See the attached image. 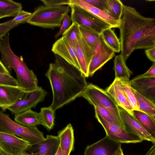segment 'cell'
Segmentation results:
<instances>
[{"label": "cell", "mask_w": 155, "mask_h": 155, "mask_svg": "<svg viewBox=\"0 0 155 155\" xmlns=\"http://www.w3.org/2000/svg\"><path fill=\"white\" fill-rule=\"evenodd\" d=\"M46 76L52 92L53 99L49 106L55 111L81 95L88 84L82 73L59 56L55 54Z\"/></svg>", "instance_id": "obj_1"}, {"label": "cell", "mask_w": 155, "mask_h": 155, "mask_svg": "<svg viewBox=\"0 0 155 155\" xmlns=\"http://www.w3.org/2000/svg\"><path fill=\"white\" fill-rule=\"evenodd\" d=\"M154 28H155L154 18L144 17L133 7L124 5L119 28L120 54L125 62L135 50L140 41Z\"/></svg>", "instance_id": "obj_2"}, {"label": "cell", "mask_w": 155, "mask_h": 155, "mask_svg": "<svg viewBox=\"0 0 155 155\" xmlns=\"http://www.w3.org/2000/svg\"><path fill=\"white\" fill-rule=\"evenodd\" d=\"M1 61L11 73L13 70L16 75L18 86L25 91L37 89L40 87L36 75L29 69L22 56H18L12 50L10 44V35L8 33L0 39Z\"/></svg>", "instance_id": "obj_3"}, {"label": "cell", "mask_w": 155, "mask_h": 155, "mask_svg": "<svg viewBox=\"0 0 155 155\" xmlns=\"http://www.w3.org/2000/svg\"><path fill=\"white\" fill-rule=\"evenodd\" d=\"M70 10L68 5L58 7L41 5L36 8L27 22L44 28L60 27L64 18Z\"/></svg>", "instance_id": "obj_4"}, {"label": "cell", "mask_w": 155, "mask_h": 155, "mask_svg": "<svg viewBox=\"0 0 155 155\" xmlns=\"http://www.w3.org/2000/svg\"><path fill=\"white\" fill-rule=\"evenodd\" d=\"M0 131L18 136L31 145L38 143L45 138L43 132L37 126H23L12 120L8 114L2 110H0Z\"/></svg>", "instance_id": "obj_5"}, {"label": "cell", "mask_w": 155, "mask_h": 155, "mask_svg": "<svg viewBox=\"0 0 155 155\" xmlns=\"http://www.w3.org/2000/svg\"><path fill=\"white\" fill-rule=\"evenodd\" d=\"M81 96L92 105L96 103L106 108L123 127L119 107L105 90L93 84L90 83L87 84Z\"/></svg>", "instance_id": "obj_6"}, {"label": "cell", "mask_w": 155, "mask_h": 155, "mask_svg": "<svg viewBox=\"0 0 155 155\" xmlns=\"http://www.w3.org/2000/svg\"><path fill=\"white\" fill-rule=\"evenodd\" d=\"M69 5L71 10V17L72 22L77 23L79 26L100 35L104 29L111 28L80 6L74 4H70Z\"/></svg>", "instance_id": "obj_7"}, {"label": "cell", "mask_w": 155, "mask_h": 155, "mask_svg": "<svg viewBox=\"0 0 155 155\" xmlns=\"http://www.w3.org/2000/svg\"><path fill=\"white\" fill-rule=\"evenodd\" d=\"M95 117L106 132V136L118 143H140L143 140L137 135L127 131L123 127L105 120L95 111Z\"/></svg>", "instance_id": "obj_8"}, {"label": "cell", "mask_w": 155, "mask_h": 155, "mask_svg": "<svg viewBox=\"0 0 155 155\" xmlns=\"http://www.w3.org/2000/svg\"><path fill=\"white\" fill-rule=\"evenodd\" d=\"M47 94V92L40 87L35 90L26 91L21 99L7 109L15 115L31 110L42 102Z\"/></svg>", "instance_id": "obj_9"}, {"label": "cell", "mask_w": 155, "mask_h": 155, "mask_svg": "<svg viewBox=\"0 0 155 155\" xmlns=\"http://www.w3.org/2000/svg\"><path fill=\"white\" fill-rule=\"evenodd\" d=\"M28 141L0 131V149L6 155H21L31 146Z\"/></svg>", "instance_id": "obj_10"}, {"label": "cell", "mask_w": 155, "mask_h": 155, "mask_svg": "<svg viewBox=\"0 0 155 155\" xmlns=\"http://www.w3.org/2000/svg\"><path fill=\"white\" fill-rule=\"evenodd\" d=\"M115 55V52L105 43L101 36L99 41L94 50L88 66V78L92 76Z\"/></svg>", "instance_id": "obj_11"}, {"label": "cell", "mask_w": 155, "mask_h": 155, "mask_svg": "<svg viewBox=\"0 0 155 155\" xmlns=\"http://www.w3.org/2000/svg\"><path fill=\"white\" fill-rule=\"evenodd\" d=\"M51 51L80 71L75 47L64 37L62 36L55 41Z\"/></svg>", "instance_id": "obj_12"}, {"label": "cell", "mask_w": 155, "mask_h": 155, "mask_svg": "<svg viewBox=\"0 0 155 155\" xmlns=\"http://www.w3.org/2000/svg\"><path fill=\"white\" fill-rule=\"evenodd\" d=\"M121 147V143L106 136L97 141L88 145L84 155H114Z\"/></svg>", "instance_id": "obj_13"}, {"label": "cell", "mask_w": 155, "mask_h": 155, "mask_svg": "<svg viewBox=\"0 0 155 155\" xmlns=\"http://www.w3.org/2000/svg\"><path fill=\"white\" fill-rule=\"evenodd\" d=\"M119 108L124 129L129 132L137 135L143 140L155 143V138L149 134L133 115L123 108L119 107Z\"/></svg>", "instance_id": "obj_14"}, {"label": "cell", "mask_w": 155, "mask_h": 155, "mask_svg": "<svg viewBox=\"0 0 155 155\" xmlns=\"http://www.w3.org/2000/svg\"><path fill=\"white\" fill-rule=\"evenodd\" d=\"M25 91L18 86L0 84V107L3 111L16 103Z\"/></svg>", "instance_id": "obj_15"}, {"label": "cell", "mask_w": 155, "mask_h": 155, "mask_svg": "<svg viewBox=\"0 0 155 155\" xmlns=\"http://www.w3.org/2000/svg\"><path fill=\"white\" fill-rule=\"evenodd\" d=\"M59 145L58 136L47 135L43 140L31 145L26 151L30 155H54Z\"/></svg>", "instance_id": "obj_16"}, {"label": "cell", "mask_w": 155, "mask_h": 155, "mask_svg": "<svg viewBox=\"0 0 155 155\" xmlns=\"http://www.w3.org/2000/svg\"><path fill=\"white\" fill-rule=\"evenodd\" d=\"M75 48L80 71L86 78H88V66L94 51L87 44L80 34L78 37Z\"/></svg>", "instance_id": "obj_17"}, {"label": "cell", "mask_w": 155, "mask_h": 155, "mask_svg": "<svg viewBox=\"0 0 155 155\" xmlns=\"http://www.w3.org/2000/svg\"><path fill=\"white\" fill-rule=\"evenodd\" d=\"M70 4H74L80 6L110 26L112 28H119L120 27V20L113 18L104 11L93 6L84 0H70Z\"/></svg>", "instance_id": "obj_18"}, {"label": "cell", "mask_w": 155, "mask_h": 155, "mask_svg": "<svg viewBox=\"0 0 155 155\" xmlns=\"http://www.w3.org/2000/svg\"><path fill=\"white\" fill-rule=\"evenodd\" d=\"M131 87L143 96L155 103V76L135 78L130 81Z\"/></svg>", "instance_id": "obj_19"}, {"label": "cell", "mask_w": 155, "mask_h": 155, "mask_svg": "<svg viewBox=\"0 0 155 155\" xmlns=\"http://www.w3.org/2000/svg\"><path fill=\"white\" fill-rule=\"evenodd\" d=\"M105 91L111 97L119 107L133 115V110L124 93L119 79L115 78Z\"/></svg>", "instance_id": "obj_20"}, {"label": "cell", "mask_w": 155, "mask_h": 155, "mask_svg": "<svg viewBox=\"0 0 155 155\" xmlns=\"http://www.w3.org/2000/svg\"><path fill=\"white\" fill-rule=\"evenodd\" d=\"M57 136L60 140L62 155H70L74 148V131L71 124H68L58 132Z\"/></svg>", "instance_id": "obj_21"}, {"label": "cell", "mask_w": 155, "mask_h": 155, "mask_svg": "<svg viewBox=\"0 0 155 155\" xmlns=\"http://www.w3.org/2000/svg\"><path fill=\"white\" fill-rule=\"evenodd\" d=\"M14 119L15 121L24 127H35L42 125L40 113L31 109L15 115Z\"/></svg>", "instance_id": "obj_22"}, {"label": "cell", "mask_w": 155, "mask_h": 155, "mask_svg": "<svg viewBox=\"0 0 155 155\" xmlns=\"http://www.w3.org/2000/svg\"><path fill=\"white\" fill-rule=\"evenodd\" d=\"M132 115L149 134L155 138V116L137 110L133 111Z\"/></svg>", "instance_id": "obj_23"}, {"label": "cell", "mask_w": 155, "mask_h": 155, "mask_svg": "<svg viewBox=\"0 0 155 155\" xmlns=\"http://www.w3.org/2000/svg\"><path fill=\"white\" fill-rule=\"evenodd\" d=\"M21 3L12 0H0V19L15 17L22 10Z\"/></svg>", "instance_id": "obj_24"}, {"label": "cell", "mask_w": 155, "mask_h": 155, "mask_svg": "<svg viewBox=\"0 0 155 155\" xmlns=\"http://www.w3.org/2000/svg\"><path fill=\"white\" fill-rule=\"evenodd\" d=\"M114 61L115 78L120 80H129L133 72L127 66L121 55L120 54L116 56Z\"/></svg>", "instance_id": "obj_25"}, {"label": "cell", "mask_w": 155, "mask_h": 155, "mask_svg": "<svg viewBox=\"0 0 155 155\" xmlns=\"http://www.w3.org/2000/svg\"><path fill=\"white\" fill-rule=\"evenodd\" d=\"M131 89L135 96L139 110L148 115L155 116V104L143 96L132 87Z\"/></svg>", "instance_id": "obj_26"}, {"label": "cell", "mask_w": 155, "mask_h": 155, "mask_svg": "<svg viewBox=\"0 0 155 155\" xmlns=\"http://www.w3.org/2000/svg\"><path fill=\"white\" fill-rule=\"evenodd\" d=\"M124 5L120 0H105L104 11L113 18L120 20Z\"/></svg>", "instance_id": "obj_27"}, {"label": "cell", "mask_w": 155, "mask_h": 155, "mask_svg": "<svg viewBox=\"0 0 155 155\" xmlns=\"http://www.w3.org/2000/svg\"><path fill=\"white\" fill-rule=\"evenodd\" d=\"M100 35L105 43L115 52L120 51V40L111 28L104 30Z\"/></svg>", "instance_id": "obj_28"}, {"label": "cell", "mask_w": 155, "mask_h": 155, "mask_svg": "<svg viewBox=\"0 0 155 155\" xmlns=\"http://www.w3.org/2000/svg\"><path fill=\"white\" fill-rule=\"evenodd\" d=\"M55 111L50 106L42 107L39 112L42 125L49 130L53 128L54 125Z\"/></svg>", "instance_id": "obj_29"}, {"label": "cell", "mask_w": 155, "mask_h": 155, "mask_svg": "<svg viewBox=\"0 0 155 155\" xmlns=\"http://www.w3.org/2000/svg\"><path fill=\"white\" fill-rule=\"evenodd\" d=\"M81 36L94 51L98 44L100 38V35L79 26Z\"/></svg>", "instance_id": "obj_30"}, {"label": "cell", "mask_w": 155, "mask_h": 155, "mask_svg": "<svg viewBox=\"0 0 155 155\" xmlns=\"http://www.w3.org/2000/svg\"><path fill=\"white\" fill-rule=\"evenodd\" d=\"M122 89L133 110H139L134 95L131 89L130 80H120Z\"/></svg>", "instance_id": "obj_31"}, {"label": "cell", "mask_w": 155, "mask_h": 155, "mask_svg": "<svg viewBox=\"0 0 155 155\" xmlns=\"http://www.w3.org/2000/svg\"><path fill=\"white\" fill-rule=\"evenodd\" d=\"M155 46V28L149 31L142 38L136 45L135 50L147 49Z\"/></svg>", "instance_id": "obj_32"}, {"label": "cell", "mask_w": 155, "mask_h": 155, "mask_svg": "<svg viewBox=\"0 0 155 155\" xmlns=\"http://www.w3.org/2000/svg\"><path fill=\"white\" fill-rule=\"evenodd\" d=\"M79 26L72 22L70 27L62 34L73 46L75 47L78 36L80 35Z\"/></svg>", "instance_id": "obj_33"}, {"label": "cell", "mask_w": 155, "mask_h": 155, "mask_svg": "<svg viewBox=\"0 0 155 155\" xmlns=\"http://www.w3.org/2000/svg\"><path fill=\"white\" fill-rule=\"evenodd\" d=\"M95 111L99 114L102 118L106 121L111 123L123 127V126L114 118L106 108L96 103L92 105Z\"/></svg>", "instance_id": "obj_34"}, {"label": "cell", "mask_w": 155, "mask_h": 155, "mask_svg": "<svg viewBox=\"0 0 155 155\" xmlns=\"http://www.w3.org/2000/svg\"><path fill=\"white\" fill-rule=\"evenodd\" d=\"M19 25L12 19L0 23V39L5 36L11 30Z\"/></svg>", "instance_id": "obj_35"}, {"label": "cell", "mask_w": 155, "mask_h": 155, "mask_svg": "<svg viewBox=\"0 0 155 155\" xmlns=\"http://www.w3.org/2000/svg\"><path fill=\"white\" fill-rule=\"evenodd\" d=\"M0 84L18 86L17 79L11 76L10 74L1 72H0Z\"/></svg>", "instance_id": "obj_36"}, {"label": "cell", "mask_w": 155, "mask_h": 155, "mask_svg": "<svg viewBox=\"0 0 155 155\" xmlns=\"http://www.w3.org/2000/svg\"><path fill=\"white\" fill-rule=\"evenodd\" d=\"M32 13L23 10H21L14 18L12 21L20 25L27 22L30 18Z\"/></svg>", "instance_id": "obj_37"}, {"label": "cell", "mask_w": 155, "mask_h": 155, "mask_svg": "<svg viewBox=\"0 0 155 155\" xmlns=\"http://www.w3.org/2000/svg\"><path fill=\"white\" fill-rule=\"evenodd\" d=\"M71 16L68 14L64 18L60 28L58 32L54 35L55 39L57 38L66 31L71 25Z\"/></svg>", "instance_id": "obj_38"}, {"label": "cell", "mask_w": 155, "mask_h": 155, "mask_svg": "<svg viewBox=\"0 0 155 155\" xmlns=\"http://www.w3.org/2000/svg\"><path fill=\"white\" fill-rule=\"evenodd\" d=\"M45 6L49 7H58L68 5L70 0H41Z\"/></svg>", "instance_id": "obj_39"}, {"label": "cell", "mask_w": 155, "mask_h": 155, "mask_svg": "<svg viewBox=\"0 0 155 155\" xmlns=\"http://www.w3.org/2000/svg\"><path fill=\"white\" fill-rule=\"evenodd\" d=\"M93 6L104 11L105 0H84Z\"/></svg>", "instance_id": "obj_40"}, {"label": "cell", "mask_w": 155, "mask_h": 155, "mask_svg": "<svg viewBox=\"0 0 155 155\" xmlns=\"http://www.w3.org/2000/svg\"><path fill=\"white\" fill-rule=\"evenodd\" d=\"M155 76V63H153L148 70L144 73L139 75L135 78H149Z\"/></svg>", "instance_id": "obj_41"}, {"label": "cell", "mask_w": 155, "mask_h": 155, "mask_svg": "<svg viewBox=\"0 0 155 155\" xmlns=\"http://www.w3.org/2000/svg\"><path fill=\"white\" fill-rule=\"evenodd\" d=\"M145 52L147 58L153 63H155V46L146 49Z\"/></svg>", "instance_id": "obj_42"}, {"label": "cell", "mask_w": 155, "mask_h": 155, "mask_svg": "<svg viewBox=\"0 0 155 155\" xmlns=\"http://www.w3.org/2000/svg\"><path fill=\"white\" fill-rule=\"evenodd\" d=\"M0 72L10 74L1 60H0Z\"/></svg>", "instance_id": "obj_43"}, {"label": "cell", "mask_w": 155, "mask_h": 155, "mask_svg": "<svg viewBox=\"0 0 155 155\" xmlns=\"http://www.w3.org/2000/svg\"><path fill=\"white\" fill-rule=\"evenodd\" d=\"M145 155H155V143H153Z\"/></svg>", "instance_id": "obj_44"}, {"label": "cell", "mask_w": 155, "mask_h": 155, "mask_svg": "<svg viewBox=\"0 0 155 155\" xmlns=\"http://www.w3.org/2000/svg\"><path fill=\"white\" fill-rule=\"evenodd\" d=\"M114 155H124L123 151L121 147Z\"/></svg>", "instance_id": "obj_45"}, {"label": "cell", "mask_w": 155, "mask_h": 155, "mask_svg": "<svg viewBox=\"0 0 155 155\" xmlns=\"http://www.w3.org/2000/svg\"><path fill=\"white\" fill-rule=\"evenodd\" d=\"M54 155H62V151L60 145L58 149Z\"/></svg>", "instance_id": "obj_46"}, {"label": "cell", "mask_w": 155, "mask_h": 155, "mask_svg": "<svg viewBox=\"0 0 155 155\" xmlns=\"http://www.w3.org/2000/svg\"><path fill=\"white\" fill-rule=\"evenodd\" d=\"M0 155H6L0 149Z\"/></svg>", "instance_id": "obj_47"}]
</instances>
